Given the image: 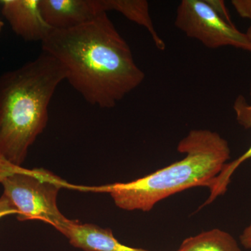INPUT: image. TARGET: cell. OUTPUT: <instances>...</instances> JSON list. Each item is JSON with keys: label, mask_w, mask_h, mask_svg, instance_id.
I'll return each instance as SVG.
<instances>
[{"label": "cell", "mask_w": 251, "mask_h": 251, "mask_svg": "<svg viewBox=\"0 0 251 251\" xmlns=\"http://www.w3.org/2000/svg\"><path fill=\"white\" fill-rule=\"evenodd\" d=\"M41 46L64 65L67 80L91 105L113 108L145 77L106 13L73 29H52Z\"/></svg>", "instance_id": "6da1fadb"}, {"label": "cell", "mask_w": 251, "mask_h": 251, "mask_svg": "<svg viewBox=\"0 0 251 251\" xmlns=\"http://www.w3.org/2000/svg\"><path fill=\"white\" fill-rule=\"evenodd\" d=\"M67 76L63 64L42 52L0 77V156L22 166L28 150L47 125L56 89Z\"/></svg>", "instance_id": "7a4b0ae2"}, {"label": "cell", "mask_w": 251, "mask_h": 251, "mask_svg": "<svg viewBox=\"0 0 251 251\" xmlns=\"http://www.w3.org/2000/svg\"><path fill=\"white\" fill-rule=\"evenodd\" d=\"M182 159L143 177L126 183L82 186V191L108 193L125 211H151L157 203L193 187L210 189L230 158L228 142L216 132L192 130L178 144Z\"/></svg>", "instance_id": "3957f363"}, {"label": "cell", "mask_w": 251, "mask_h": 251, "mask_svg": "<svg viewBox=\"0 0 251 251\" xmlns=\"http://www.w3.org/2000/svg\"><path fill=\"white\" fill-rule=\"evenodd\" d=\"M0 184L3 195L13 203L21 222L40 221L58 232L70 222L57 206L63 188L76 190L60 176L44 168L29 169L6 161L0 156Z\"/></svg>", "instance_id": "277c9868"}, {"label": "cell", "mask_w": 251, "mask_h": 251, "mask_svg": "<svg viewBox=\"0 0 251 251\" xmlns=\"http://www.w3.org/2000/svg\"><path fill=\"white\" fill-rule=\"evenodd\" d=\"M175 25L188 37L208 49L232 46L251 52V41L209 1L183 0L176 9Z\"/></svg>", "instance_id": "5b68a950"}, {"label": "cell", "mask_w": 251, "mask_h": 251, "mask_svg": "<svg viewBox=\"0 0 251 251\" xmlns=\"http://www.w3.org/2000/svg\"><path fill=\"white\" fill-rule=\"evenodd\" d=\"M41 16L52 29H73L101 13L99 0H39Z\"/></svg>", "instance_id": "8992f818"}, {"label": "cell", "mask_w": 251, "mask_h": 251, "mask_svg": "<svg viewBox=\"0 0 251 251\" xmlns=\"http://www.w3.org/2000/svg\"><path fill=\"white\" fill-rule=\"evenodd\" d=\"M39 0H1V13L17 35L42 41L52 30L41 16Z\"/></svg>", "instance_id": "52a82bcc"}, {"label": "cell", "mask_w": 251, "mask_h": 251, "mask_svg": "<svg viewBox=\"0 0 251 251\" xmlns=\"http://www.w3.org/2000/svg\"><path fill=\"white\" fill-rule=\"evenodd\" d=\"M59 232L67 238L71 245L84 251H151L122 244L110 229L80 224L74 220H71Z\"/></svg>", "instance_id": "ba28073f"}, {"label": "cell", "mask_w": 251, "mask_h": 251, "mask_svg": "<svg viewBox=\"0 0 251 251\" xmlns=\"http://www.w3.org/2000/svg\"><path fill=\"white\" fill-rule=\"evenodd\" d=\"M250 96L251 97V81ZM233 110L238 123L247 129H251V101H248L244 96H238L234 102ZM249 158H251V146L242 156L238 158L235 161L227 163L225 166L224 170L216 177L214 184L209 189L210 195L207 201L204 203L205 205L206 204H210L216 198L226 193L227 186L230 181L231 176L233 174L234 171L242 164L243 162L247 161Z\"/></svg>", "instance_id": "9c48e42d"}, {"label": "cell", "mask_w": 251, "mask_h": 251, "mask_svg": "<svg viewBox=\"0 0 251 251\" xmlns=\"http://www.w3.org/2000/svg\"><path fill=\"white\" fill-rule=\"evenodd\" d=\"M100 9L103 12L116 11L139 25L146 28L150 33L155 46L160 50L166 49L164 41L160 37L153 26L149 4L145 0H99Z\"/></svg>", "instance_id": "30bf717a"}, {"label": "cell", "mask_w": 251, "mask_h": 251, "mask_svg": "<svg viewBox=\"0 0 251 251\" xmlns=\"http://www.w3.org/2000/svg\"><path fill=\"white\" fill-rule=\"evenodd\" d=\"M180 251H243L235 239L220 229L201 232L185 239Z\"/></svg>", "instance_id": "8fae6325"}, {"label": "cell", "mask_w": 251, "mask_h": 251, "mask_svg": "<svg viewBox=\"0 0 251 251\" xmlns=\"http://www.w3.org/2000/svg\"><path fill=\"white\" fill-rule=\"evenodd\" d=\"M232 4L241 17L247 18L251 22V0H232ZM246 34L251 41V25Z\"/></svg>", "instance_id": "7c38bea8"}, {"label": "cell", "mask_w": 251, "mask_h": 251, "mask_svg": "<svg viewBox=\"0 0 251 251\" xmlns=\"http://www.w3.org/2000/svg\"><path fill=\"white\" fill-rule=\"evenodd\" d=\"M18 211L9 198L2 194L0 197V219L5 216L17 215Z\"/></svg>", "instance_id": "4fadbf2b"}, {"label": "cell", "mask_w": 251, "mask_h": 251, "mask_svg": "<svg viewBox=\"0 0 251 251\" xmlns=\"http://www.w3.org/2000/svg\"><path fill=\"white\" fill-rule=\"evenodd\" d=\"M241 245L248 250H251V223L243 231L239 237Z\"/></svg>", "instance_id": "5bb4252c"}, {"label": "cell", "mask_w": 251, "mask_h": 251, "mask_svg": "<svg viewBox=\"0 0 251 251\" xmlns=\"http://www.w3.org/2000/svg\"><path fill=\"white\" fill-rule=\"evenodd\" d=\"M3 25H4V23L0 20V31H1V29H2Z\"/></svg>", "instance_id": "9a60e30c"}]
</instances>
